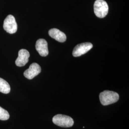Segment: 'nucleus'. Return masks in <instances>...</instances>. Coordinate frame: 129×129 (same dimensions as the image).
Wrapping results in <instances>:
<instances>
[{
  "label": "nucleus",
  "mask_w": 129,
  "mask_h": 129,
  "mask_svg": "<svg viewBox=\"0 0 129 129\" xmlns=\"http://www.w3.org/2000/svg\"><path fill=\"white\" fill-rule=\"evenodd\" d=\"M119 95L117 92L110 90H104L100 94V100L102 105H109L118 101Z\"/></svg>",
  "instance_id": "nucleus-1"
},
{
  "label": "nucleus",
  "mask_w": 129,
  "mask_h": 129,
  "mask_svg": "<svg viewBox=\"0 0 129 129\" xmlns=\"http://www.w3.org/2000/svg\"><path fill=\"white\" fill-rule=\"evenodd\" d=\"M55 124L61 127L69 128L74 124V120L69 116L63 114H57L52 119Z\"/></svg>",
  "instance_id": "nucleus-2"
},
{
  "label": "nucleus",
  "mask_w": 129,
  "mask_h": 129,
  "mask_svg": "<svg viewBox=\"0 0 129 129\" xmlns=\"http://www.w3.org/2000/svg\"><path fill=\"white\" fill-rule=\"evenodd\" d=\"M94 11L98 17L104 18L108 13V5L104 0H96L94 5Z\"/></svg>",
  "instance_id": "nucleus-3"
},
{
  "label": "nucleus",
  "mask_w": 129,
  "mask_h": 129,
  "mask_svg": "<svg viewBox=\"0 0 129 129\" xmlns=\"http://www.w3.org/2000/svg\"><path fill=\"white\" fill-rule=\"evenodd\" d=\"M3 27L5 31L11 34L16 32L17 30V24L13 15L10 14L5 19Z\"/></svg>",
  "instance_id": "nucleus-4"
},
{
  "label": "nucleus",
  "mask_w": 129,
  "mask_h": 129,
  "mask_svg": "<svg viewBox=\"0 0 129 129\" xmlns=\"http://www.w3.org/2000/svg\"><path fill=\"white\" fill-rule=\"evenodd\" d=\"M93 47L92 44L86 42L78 44L75 47L73 51V55L75 57L80 56L87 53Z\"/></svg>",
  "instance_id": "nucleus-5"
},
{
  "label": "nucleus",
  "mask_w": 129,
  "mask_h": 129,
  "mask_svg": "<svg viewBox=\"0 0 129 129\" xmlns=\"http://www.w3.org/2000/svg\"><path fill=\"white\" fill-rule=\"evenodd\" d=\"M41 71L40 66L36 63L31 64L28 69L24 72V76L28 79H32L37 76Z\"/></svg>",
  "instance_id": "nucleus-6"
},
{
  "label": "nucleus",
  "mask_w": 129,
  "mask_h": 129,
  "mask_svg": "<svg viewBox=\"0 0 129 129\" xmlns=\"http://www.w3.org/2000/svg\"><path fill=\"white\" fill-rule=\"evenodd\" d=\"M29 56V52L27 50L21 49L18 52V56L15 61V64L18 67H23L28 62Z\"/></svg>",
  "instance_id": "nucleus-7"
},
{
  "label": "nucleus",
  "mask_w": 129,
  "mask_h": 129,
  "mask_svg": "<svg viewBox=\"0 0 129 129\" xmlns=\"http://www.w3.org/2000/svg\"><path fill=\"white\" fill-rule=\"evenodd\" d=\"M36 48L42 56H46L48 55V45L46 40L39 39L36 42Z\"/></svg>",
  "instance_id": "nucleus-8"
},
{
  "label": "nucleus",
  "mask_w": 129,
  "mask_h": 129,
  "mask_svg": "<svg viewBox=\"0 0 129 129\" xmlns=\"http://www.w3.org/2000/svg\"><path fill=\"white\" fill-rule=\"evenodd\" d=\"M49 35L57 41L63 43L66 41L67 37L64 33L56 28H53L48 32Z\"/></svg>",
  "instance_id": "nucleus-9"
},
{
  "label": "nucleus",
  "mask_w": 129,
  "mask_h": 129,
  "mask_svg": "<svg viewBox=\"0 0 129 129\" xmlns=\"http://www.w3.org/2000/svg\"><path fill=\"white\" fill-rule=\"evenodd\" d=\"M11 88L9 83L6 80L0 78V92L8 94L10 92Z\"/></svg>",
  "instance_id": "nucleus-10"
},
{
  "label": "nucleus",
  "mask_w": 129,
  "mask_h": 129,
  "mask_svg": "<svg viewBox=\"0 0 129 129\" xmlns=\"http://www.w3.org/2000/svg\"><path fill=\"white\" fill-rule=\"evenodd\" d=\"M10 115L6 110L0 107V120H6L9 119Z\"/></svg>",
  "instance_id": "nucleus-11"
}]
</instances>
